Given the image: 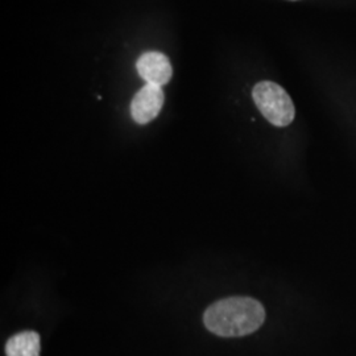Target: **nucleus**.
<instances>
[{"mask_svg":"<svg viewBox=\"0 0 356 356\" xmlns=\"http://www.w3.org/2000/svg\"><path fill=\"white\" fill-rule=\"evenodd\" d=\"M165 101V95L161 86L147 83L138 91L131 103V115L139 124L152 122L160 114Z\"/></svg>","mask_w":356,"mask_h":356,"instance_id":"7ed1b4c3","label":"nucleus"},{"mask_svg":"<svg viewBox=\"0 0 356 356\" xmlns=\"http://www.w3.org/2000/svg\"><path fill=\"white\" fill-rule=\"evenodd\" d=\"M136 69L139 76L147 83H152L161 88L170 81L173 74L169 58L160 51L144 53L136 63Z\"/></svg>","mask_w":356,"mask_h":356,"instance_id":"20e7f679","label":"nucleus"},{"mask_svg":"<svg viewBox=\"0 0 356 356\" xmlns=\"http://www.w3.org/2000/svg\"><path fill=\"white\" fill-rule=\"evenodd\" d=\"M254 104L268 122L276 127H286L294 120V104L280 85L263 81L252 90Z\"/></svg>","mask_w":356,"mask_h":356,"instance_id":"f03ea898","label":"nucleus"},{"mask_svg":"<svg viewBox=\"0 0 356 356\" xmlns=\"http://www.w3.org/2000/svg\"><path fill=\"white\" fill-rule=\"evenodd\" d=\"M7 356H40V335L35 331H23L6 344Z\"/></svg>","mask_w":356,"mask_h":356,"instance_id":"39448f33","label":"nucleus"},{"mask_svg":"<svg viewBox=\"0 0 356 356\" xmlns=\"http://www.w3.org/2000/svg\"><path fill=\"white\" fill-rule=\"evenodd\" d=\"M266 319L263 305L250 297L220 300L204 312L206 327L219 337H244L257 330Z\"/></svg>","mask_w":356,"mask_h":356,"instance_id":"f257e3e1","label":"nucleus"}]
</instances>
